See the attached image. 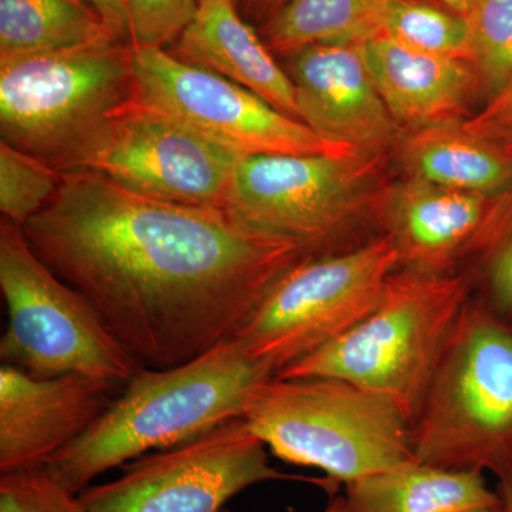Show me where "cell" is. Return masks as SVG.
Segmentation results:
<instances>
[{
  "label": "cell",
  "instance_id": "6da1fadb",
  "mask_svg": "<svg viewBox=\"0 0 512 512\" xmlns=\"http://www.w3.org/2000/svg\"><path fill=\"white\" fill-rule=\"evenodd\" d=\"M62 173L23 231L140 366L184 365L231 339L308 256L222 208L151 200L93 171Z\"/></svg>",
  "mask_w": 512,
  "mask_h": 512
},
{
  "label": "cell",
  "instance_id": "7a4b0ae2",
  "mask_svg": "<svg viewBox=\"0 0 512 512\" xmlns=\"http://www.w3.org/2000/svg\"><path fill=\"white\" fill-rule=\"evenodd\" d=\"M274 375L234 338L184 365L141 366L106 412L45 467L80 494L113 468L239 419L256 387Z\"/></svg>",
  "mask_w": 512,
  "mask_h": 512
},
{
  "label": "cell",
  "instance_id": "3957f363",
  "mask_svg": "<svg viewBox=\"0 0 512 512\" xmlns=\"http://www.w3.org/2000/svg\"><path fill=\"white\" fill-rule=\"evenodd\" d=\"M468 303L466 276L397 271L375 311L274 376L345 380L392 403L414 426Z\"/></svg>",
  "mask_w": 512,
  "mask_h": 512
},
{
  "label": "cell",
  "instance_id": "277c9868",
  "mask_svg": "<svg viewBox=\"0 0 512 512\" xmlns=\"http://www.w3.org/2000/svg\"><path fill=\"white\" fill-rule=\"evenodd\" d=\"M242 419L274 456L336 484L412 463L413 426L392 403L332 377H269Z\"/></svg>",
  "mask_w": 512,
  "mask_h": 512
},
{
  "label": "cell",
  "instance_id": "5b68a950",
  "mask_svg": "<svg viewBox=\"0 0 512 512\" xmlns=\"http://www.w3.org/2000/svg\"><path fill=\"white\" fill-rule=\"evenodd\" d=\"M414 458L451 470L512 474V329L468 303L413 426Z\"/></svg>",
  "mask_w": 512,
  "mask_h": 512
},
{
  "label": "cell",
  "instance_id": "8992f818",
  "mask_svg": "<svg viewBox=\"0 0 512 512\" xmlns=\"http://www.w3.org/2000/svg\"><path fill=\"white\" fill-rule=\"evenodd\" d=\"M0 289L8 326L2 365L40 377L84 375L124 387L140 365L92 303L36 254L22 225L0 220Z\"/></svg>",
  "mask_w": 512,
  "mask_h": 512
},
{
  "label": "cell",
  "instance_id": "52a82bcc",
  "mask_svg": "<svg viewBox=\"0 0 512 512\" xmlns=\"http://www.w3.org/2000/svg\"><path fill=\"white\" fill-rule=\"evenodd\" d=\"M399 268L386 234L336 254L306 256L269 286L232 338L279 372L375 311Z\"/></svg>",
  "mask_w": 512,
  "mask_h": 512
},
{
  "label": "cell",
  "instance_id": "ba28073f",
  "mask_svg": "<svg viewBox=\"0 0 512 512\" xmlns=\"http://www.w3.org/2000/svg\"><path fill=\"white\" fill-rule=\"evenodd\" d=\"M133 90L121 40L0 59L2 141L56 168Z\"/></svg>",
  "mask_w": 512,
  "mask_h": 512
},
{
  "label": "cell",
  "instance_id": "9c48e42d",
  "mask_svg": "<svg viewBox=\"0 0 512 512\" xmlns=\"http://www.w3.org/2000/svg\"><path fill=\"white\" fill-rule=\"evenodd\" d=\"M380 156L256 154L241 157L225 208L254 231L292 242L308 256L336 254L377 205Z\"/></svg>",
  "mask_w": 512,
  "mask_h": 512
},
{
  "label": "cell",
  "instance_id": "30bf717a",
  "mask_svg": "<svg viewBox=\"0 0 512 512\" xmlns=\"http://www.w3.org/2000/svg\"><path fill=\"white\" fill-rule=\"evenodd\" d=\"M239 158L133 93L56 168L93 171L151 200L224 210Z\"/></svg>",
  "mask_w": 512,
  "mask_h": 512
},
{
  "label": "cell",
  "instance_id": "8fae6325",
  "mask_svg": "<svg viewBox=\"0 0 512 512\" xmlns=\"http://www.w3.org/2000/svg\"><path fill=\"white\" fill-rule=\"evenodd\" d=\"M266 481H302L330 495L339 487L329 478L276 470L264 441L239 417L180 446L144 454L119 477L79 495L87 512H231L227 504L235 495Z\"/></svg>",
  "mask_w": 512,
  "mask_h": 512
},
{
  "label": "cell",
  "instance_id": "7c38bea8",
  "mask_svg": "<svg viewBox=\"0 0 512 512\" xmlns=\"http://www.w3.org/2000/svg\"><path fill=\"white\" fill-rule=\"evenodd\" d=\"M134 96L239 157L357 154L220 74L178 60L164 47L131 46Z\"/></svg>",
  "mask_w": 512,
  "mask_h": 512
},
{
  "label": "cell",
  "instance_id": "4fadbf2b",
  "mask_svg": "<svg viewBox=\"0 0 512 512\" xmlns=\"http://www.w3.org/2000/svg\"><path fill=\"white\" fill-rule=\"evenodd\" d=\"M286 57L299 117L313 133L366 156L399 147L403 128L377 90L365 43H318Z\"/></svg>",
  "mask_w": 512,
  "mask_h": 512
},
{
  "label": "cell",
  "instance_id": "5bb4252c",
  "mask_svg": "<svg viewBox=\"0 0 512 512\" xmlns=\"http://www.w3.org/2000/svg\"><path fill=\"white\" fill-rule=\"evenodd\" d=\"M119 387L70 375L0 367V474L46 466L106 412Z\"/></svg>",
  "mask_w": 512,
  "mask_h": 512
},
{
  "label": "cell",
  "instance_id": "9a60e30c",
  "mask_svg": "<svg viewBox=\"0 0 512 512\" xmlns=\"http://www.w3.org/2000/svg\"><path fill=\"white\" fill-rule=\"evenodd\" d=\"M493 198L410 177L377 202L376 212L400 268L447 275L458 255L477 248Z\"/></svg>",
  "mask_w": 512,
  "mask_h": 512
},
{
  "label": "cell",
  "instance_id": "2e32d148",
  "mask_svg": "<svg viewBox=\"0 0 512 512\" xmlns=\"http://www.w3.org/2000/svg\"><path fill=\"white\" fill-rule=\"evenodd\" d=\"M370 73L400 127L409 131L463 121L483 87L467 60L409 49L387 36L365 43Z\"/></svg>",
  "mask_w": 512,
  "mask_h": 512
},
{
  "label": "cell",
  "instance_id": "e0dca14e",
  "mask_svg": "<svg viewBox=\"0 0 512 512\" xmlns=\"http://www.w3.org/2000/svg\"><path fill=\"white\" fill-rule=\"evenodd\" d=\"M170 53L181 62L220 74L301 121L291 77L239 16L235 0H201L197 15Z\"/></svg>",
  "mask_w": 512,
  "mask_h": 512
},
{
  "label": "cell",
  "instance_id": "ac0fdd59",
  "mask_svg": "<svg viewBox=\"0 0 512 512\" xmlns=\"http://www.w3.org/2000/svg\"><path fill=\"white\" fill-rule=\"evenodd\" d=\"M345 512H460L503 503L483 471L412 461L345 484Z\"/></svg>",
  "mask_w": 512,
  "mask_h": 512
},
{
  "label": "cell",
  "instance_id": "d6986e66",
  "mask_svg": "<svg viewBox=\"0 0 512 512\" xmlns=\"http://www.w3.org/2000/svg\"><path fill=\"white\" fill-rule=\"evenodd\" d=\"M399 147L410 177L427 183L485 197L512 185V157L467 131L463 121L409 131Z\"/></svg>",
  "mask_w": 512,
  "mask_h": 512
},
{
  "label": "cell",
  "instance_id": "ffe728a7",
  "mask_svg": "<svg viewBox=\"0 0 512 512\" xmlns=\"http://www.w3.org/2000/svg\"><path fill=\"white\" fill-rule=\"evenodd\" d=\"M106 40L120 39L84 0H0V59Z\"/></svg>",
  "mask_w": 512,
  "mask_h": 512
},
{
  "label": "cell",
  "instance_id": "44dd1931",
  "mask_svg": "<svg viewBox=\"0 0 512 512\" xmlns=\"http://www.w3.org/2000/svg\"><path fill=\"white\" fill-rule=\"evenodd\" d=\"M387 0H288L266 23V46L281 56L318 43H366L383 33Z\"/></svg>",
  "mask_w": 512,
  "mask_h": 512
},
{
  "label": "cell",
  "instance_id": "7402d4cb",
  "mask_svg": "<svg viewBox=\"0 0 512 512\" xmlns=\"http://www.w3.org/2000/svg\"><path fill=\"white\" fill-rule=\"evenodd\" d=\"M383 36L409 49L468 62L466 15L427 0H387Z\"/></svg>",
  "mask_w": 512,
  "mask_h": 512
},
{
  "label": "cell",
  "instance_id": "603a6c76",
  "mask_svg": "<svg viewBox=\"0 0 512 512\" xmlns=\"http://www.w3.org/2000/svg\"><path fill=\"white\" fill-rule=\"evenodd\" d=\"M466 18L468 63L487 103L512 80V0H476Z\"/></svg>",
  "mask_w": 512,
  "mask_h": 512
},
{
  "label": "cell",
  "instance_id": "cb8c5ba5",
  "mask_svg": "<svg viewBox=\"0 0 512 512\" xmlns=\"http://www.w3.org/2000/svg\"><path fill=\"white\" fill-rule=\"evenodd\" d=\"M63 173L43 158L0 141V211L25 225L55 197Z\"/></svg>",
  "mask_w": 512,
  "mask_h": 512
},
{
  "label": "cell",
  "instance_id": "d4e9b609",
  "mask_svg": "<svg viewBox=\"0 0 512 512\" xmlns=\"http://www.w3.org/2000/svg\"><path fill=\"white\" fill-rule=\"evenodd\" d=\"M487 261L488 289L498 312L512 318V185L495 195L477 248Z\"/></svg>",
  "mask_w": 512,
  "mask_h": 512
},
{
  "label": "cell",
  "instance_id": "484cf974",
  "mask_svg": "<svg viewBox=\"0 0 512 512\" xmlns=\"http://www.w3.org/2000/svg\"><path fill=\"white\" fill-rule=\"evenodd\" d=\"M0 512H87L45 466L0 474Z\"/></svg>",
  "mask_w": 512,
  "mask_h": 512
},
{
  "label": "cell",
  "instance_id": "4316f807",
  "mask_svg": "<svg viewBox=\"0 0 512 512\" xmlns=\"http://www.w3.org/2000/svg\"><path fill=\"white\" fill-rule=\"evenodd\" d=\"M131 46L164 47L187 29L200 0H126Z\"/></svg>",
  "mask_w": 512,
  "mask_h": 512
},
{
  "label": "cell",
  "instance_id": "83f0119b",
  "mask_svg": "<svg viewBox=\"0 0 512 512\" xmlns=\"http://www.w3.org/2000/svg\"><path fill=\"white\" fill-rule=\"evenodd\" d=\"M463 126L512 157V80L483 109L463 120Z\"/></svg>",
  "mask_w": 512,
  "mask_h": 512
},
{
  "label": "cell",
  "instance_id": "f1b7e54d",
  "mask_svg": "<svg viewBox=\"0 0 512 512\" xmlns=\"http://www.w3.org/2000/svg\"><path fill=\"white\" fill-rule=\"evenodd\" d=\"M84 2L89 3L100 13L101 18L117 39L130 45L126 0H84Z\"/></svg>",
  "mask_w": 512,
  "mask_h": 512
},
{
  "label": "cell",
  "instance_id": "f546056e",
  "mask_svg": "<svg viewBox=\"0 0 512 512\" xmlns=\"http://www.w3.org/2000/svg\"><path fill=\"white\" fill-rule=\"evenodd\" d=\"M249 12L258 19H265L266 23L269 22L276 13L284 8L288 0H245Z\"/></svg>",
  "mask_w": 512,
  "mask_h": 512
},
{
  "label": "cell",
  "instance_id": "4dcf8cb0",
  "mask_svg": "<svg viewBox=\"0 0 512 512\" xmlns=\"http://www.w3.org/2000/svg\"><path fill=\"white\" fill-rule=\"evenodd\" d=\"M434 2L440 3V5L446 6V8L454 10V12L467 16L476 0H434Z\"/></svg>",
  "mask_w": 512,
  "mask_h": 512
},
{
  "label": "cell",
  "instance_id": "1f68e13d",
  "mask_svg": "<svg viewBox=\"0 0 512 512\" xmlns=\"http://www.w3.org/2000/svg\"><path fill=\"white\" fill-rule=\"evenodd\" d=\"M501 498H503L504 512H512V474L511 477L501 484Z\"/></svg>",
  "mask_w": 512,
  "mask_h": 512
},
{
  "label": "cell",
  "instance_id": "d6a6232c",
  "mask_svg": "<svg viewBox=\"0 0 512 512\" xmlns=\"http://www.w3.org/2000/svg\"><path fill=\"white\" fill-rule=\"evenodd\" d=\"M322 512H345V498H343V495H330L329 503Z\"/></svg>",
  "mask_w": 512,
  "mask_h": 512
},
{
  "label": "cell",
  "instance_id": "836d02e7",
  "mask_svg": "<svg viewBox=\"0 0 512 512\" xmlns=\"http://www.w3.org/2000/svg\"><path fill=\"white\" fill-rule=\"evenodd\" d=\"M460 512H504L503 503L497 505H485V507L468 508V510Z\"/></svg>",
  "mask_w": 512,
  "mask_h": 512
},
{
  "label": "cell",
  "instance_id": "e575fe53",
  "mask_svg": "<svg viewBox=\"0 0 512 512\" xmlns=\"http://www.w3.org/2000/svg\"><path fill=\"white\" fill-rule=\"evenodd\" d=\"M200 2H201V0H200Z\"/></svg>",
  "mask_w": 512,
  "mask_h": 512
}]
</instances>
